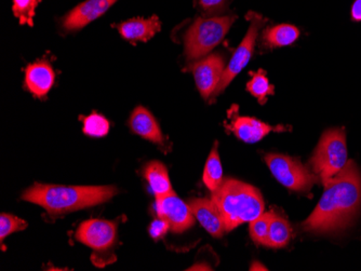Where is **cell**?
Returning a JSON list of instances; mask_svg holds the SVG:
<instances>
[{
  "label": "cell",
  "instance_id": "obj_12",
  "mask_svg": "<svg viewBox=\"0 0 361 271\" xmlns=\"http://www.w3.org/2000/svg\"><path fill=\"white\" fill-rule=\"evenodd\" d=\"M195 218L202 227L214 238H220L224 234L225 226L220 212L212 200L192 199L188 202Z\"/></svg>",
  "mask_w": 361,
  "mask_h": 271
},
{
  "label": "cell",
  "instance_id": "obj_10",
  "mask_svg": "<svg viewBox=\"0 0 361 271\" xmlns=\"http://www.w3.org/2000/svg\"><path fill=\"white\" fill-rule=\"evenodd\" d=\"M190 70L198 91L207 100L212 96L220 84L225 70L224 58L221 54H210L195 62Z\"/></svg>",
  "mask_w": 361,
  "mask_h": 271
},
{
  "label": "cell",
  "instance_id": "obj_17",
  "mask_svg": "<svg viewBox=\"0 0 361 271\" xmlns=\"http://www.w3.org/2000/svg\"><path fill=\"white\" fill-rule=\"evenodd\" d=\"M144 177L149 182L156 198L164 197L171 193L172 186L165 165L158 161H152L146 165Z\"/></svg>",
  "mask_w": 361,
  "mask_h": 271
},
{
  "label": "cell",
  "instance_id": "obj_24",
  "mask_svg": "<svg viewBox=\"0 0 361 271\" xmlns=\"http://www.w3.org/2000/svg\"><path fill=\"white\" fill-rule=\"evenodd\" d=\"M109 131V120L101 115L94 113L84 119V133L89 137H105Z\"/></svg>",
  "mask_w": 361,
  "mask_h": 271
},
{
  "label": "cell",
  "instance_id": "obj_2",
  "mask_svg": "<svg viewBox=\"0 0 361 271\" xmlns=\"http://www.w3.org/2000/svg\"><path fill=\"white\" fill-rule=\"evenodd\" d=\"M118 193L115 186H63L36 183L22 199L38 204L48 213L63 214L99 206Z\"/></svg>",
  "mask_w": 361,
  "mask_h": 271
},
{
  "label": "cell",
  "instance_id": "obj_9",
  "mask_svg": "<svg viewBox=\"0 0 361 271\" xmlns=\"http://www.w3.org/2000/svg\"><path fill=\"white\" fill-rule=\"evenodd\" d=\"M155 211L158 218H165L169 222L170 229L180 234L190 229L195 224V216L190 206L180 200L173 191L156 198Z\"/></svg>",
  "mask_w": 361,
  "mask_h": 271
},
{
  "label": "cell",
  "instance_id": "obj_6",
  "mask_svg": "<svg viewBox=\"0 0 361 271\" xmlns=\"http://www.w3.org/2000/svg\"><path fill=\"white\" fill-rule=\"evenodd\" d=\"M265 160L275 179L288 189L306 193L319 181L315 173H312L300 161L288 156L269 153Z\"/></svg>",
  "mask_w": 361,
  "mask_h": 271
},
{
  "label": "cell",
  "instance_id": "obj_13",
  "mask_svg": "<svg viewBox=\"0 0 361 271\" xmlns=\"http://www.w3.org/2000/svg\"><path fill=\"white\" fill-rule=\"evenodd\" d=\"M54 70L46 62H36L25 68V88L36 98H44L54 84Z\"/></svg>",
  "mask_w": 361,
  "mask_h": 271
},
{
  "label": "cell",
  "instance_id": "obj_20",
  "mask_svg": "<svg viewBox=\"0 0 361 271\" xmlns=\"http://www.w3.org/2000/svg\"><path fill=\"white\" fill-rule=\"evenodd\" d=\"M204 185L211 190L218 189L223 182V170L222 163H221L220 155L218 151V144L214 145L212 151L209 155L208 160H207L206 165H204Z\"/></svg>",
  "mask_w": 361,
  "mask_h": 271
},
{
  "label": "cell",
  "instance_id": "obj_3",
  "mask_svg": "<svg viewBox=\"0 0 361 271\" xmlns=\"http://www.w3.org/2000/svg\"><path fill=\"white\" fill-rule=\"evenodd\" d=\"M211 200L220 212L226 232L264 213V200L259 190L236 179H223L220 187L212 191Z\"/></svg>",
  "mask_w": 361,
  "mask_h": 271
},
{
  "label": "cell",
  "instance_id": "obj_16",
  "mask_svg": "<svg viewBox=\"0 0 361 271\" xmlns=\"http://www.w3.org/2000/svg\"><path fill=\"white\" fill-rule=\"evenodd\" d=\"M274 129L275 127L251 117H237L231 123V130L235 135L241 141L250 144L261 141Z\"/></svg>",
  "mask_w": 361,
  "mask_h": 271
},
{
  "label": "cell",
  "instance_id": "obj_14",
  "mask_svg": "<svg viewBox=\"0 0 361 271\" xmlns=\"http://www.w3.org/2000/svg\"><path fill=\"white\" fill-rule=\"evenodd\" d=\"M118 32L123 39L129 42H149L161 30V22L157 17L135 18L118 25Z\"/></svg>",
  "mask_w": 361,
  "mask_h": 271
},
{
  "label": "cell",
  "instance_id": "obj_7",
  "mask_svg": "<svg viewBox=\"0 0 361 271\" xmlns=\"http://www.w3.org/2000/svg\"><path fill=\"white\" fill-rule=\"evenodd\" d=\"M248 20L250 21L248 32H247L243 42L235 51L232 60L229 61L228 65L225 68L220 84L216 88V92L213 93L212 96H211L213 100L228 87V84L234 80L235 77L247 66L251 56H252L257 34H259V28L264 24V19L259 14L251 12L248 14Z\"/></svg>",
  "mask_w": 361,
  "mask_h": 271
},
{
  "label": "cell",
  "instance_id": "obj_5",
  "mask_svg": "<svg viewBox=\"0 0 361 271\" xmlns=\"http://www.w3.org/2000/svg\"><path fill=\"white\" fill-rule=\"evenodd\" d=\"M348 161L345 130L336 127L322 134L310 165L324 186L344 169Z\"/></svg>",
  "mask_w": 361,
  "mask_h": 271
},
{
  "label": "cell",
  "instance_id": "obj_11",
  "mask_svg": "<svg viewBox=\"0 0 361 271\" xmlns=\"http://www.w3.org/2000/svg\"><path fill=\"white\" fill-rule=\"evenodd\" d=\"M117 0H86L79 4L63 19V27L68 32L81 30L102 17Z\"/></svg>",
  "mask_w": 361,
  "mask_h": 271
},
{
  "label": "cell",
  "instance_id": "obj_29",
  "mask_svg": "<svg viewBox=\"0 0 361 271\" xmlns=\"http://www.w3.org/2000/svg\"><path fill=\"white\" fill-rule=\"evenodd\" d=\"M250 270H267V267L259 264V262L253 263L252 266L250 267Z\"/></svg>",
  "mask_w": 361,
  "mask_h": 271
},
{
  "label": "cell",
  "instance_id": "obj_19",
  "mask_svg": "<svg viewBox=\"0 0 361 271\" xmlns=\"http://www.w3.org/2000/svg\"><path fill=\"white\" fill-rule=\"evenodd\" d=\"M291 227L286 218L274 213L269 224L267 246L281 248L289 244L291 238Z\"/></svg>",
  "mask_w": 361,
  "mask_h": 271
},
{
  "label": "cell",
  "instance_id": "obj_28",
  "mask_svg": "<svg viewBox=\"0 0 361 271\" xmlns=\"http://www.w3.org/2000/svg\"><path fill=\"white\" fill-rule=\"evenodd\" d=\"M352 20L355 22H361V0H355L350 10Z\"/></svg>",
  "mask_w": 361,
  "mask_h": 271
},
{
  "label": "cell",
  "instance_id": "obj_25",
  "mask_svg": "<svg viewBox=\"0 0 361 271\" xmlns=\"http://www.w3.org/2000/svg\"><path fill=\"white\" fill-rule=\"evenodd\" d=\"M27 227V222L18 216L3 213L0 215V238L1 242L13 232H21Z\"/></svg>",
  "mask_w": 361,
  "mask_h": 271
},
{
  "label": "cell",
  "instance_id": "obj_8",
  "mask_svg": "<svg viewBox=\"0 0 361 271\" xmlns=\"http://www.w3.org/2000/svg\"><path fill=\"white\" fill-rule=\"evenodd\" d=\"M75 238L97 252H104L111 248L116 241V224L97 218L85 220L76 230Z\"/></svg>",
  "mask_w": 361,
  "mask_h": 271
},
{
  "label": "cell",
  "instance_id": "obj_22",
  "mask_svg": "<svg viewBox=\"0 0 361 271\" xmlns=\"http://www.w3.org/2000/svg\"><path fill=\"white\" fill-rule=\"evenodd\" d=\"M39 0H12V11L14 17L19 20L20 24L28 26L34 25L36 8Z\"/></svg>",
  "mask_w": 361,
  "mask_h": 271
},
{
  "label": "cell",
  "instance_id": "obj_27",
  "mask_svg": "<svg viewBox=\"0 0 361 271\" xmlns=\"http://www.w3.org/2000/svg\"><path fill=\"white\" fill-rule=\"evenodd\" d=\"M224 4V0H200V7L207 11H216L220 9Z\"/></svg>",
  "mask_w": 361,
  "mask_h": 271
},
{
  "label": "cell",
  "instance_id": "obj_4",
  "mask_svg": "<svg viewBox=\"0 0 361 271\" xmlns=\"http://www.w3.org/2000/svg\"><path fill=\"white\" fill-rule=\"evenodd\" d=\"M235 20L234 15L197 19L184 38L186 60L192 62L210 53L223 42Z\"/></svg>",
  "mask_w": 361,
  "mask_h": 271
},
{
  "label": "cell",
  "instance_id": "obj_18",
  "mask_svg": "<svg viewBox=\"0 0 361 271\" xmlns=\"http://www.w3.org/2000/svg\"><path fill=\"white\" fill-rule=\"evenodd\" d=\"M300 37V30L290 24L271 26L263 33V40L269 48L290 46Z\"/></svg>",
  "mask_w": 361,
  "mask_h": 271
},
{
  "label": "cell",
  "instance_id": "obj_21",
  "mask_svg": "<svg viewBox=\"0 0 361 271\" xmlns=\"http://www.w3.org/2000/svg\"><path fill=\"white\" fill-rule=\"evenodd\" d=\"M252 75V79L247 84V90L257 99L259 104L264 105L267 102V95L275 93V87L269 84L264 70H259Z\"/></svg>",
  "mask_w": 361,
  "mask_h": 271
},
{
  "label": "cell",
  "instance_id": "obj_15",
  "mask_svg": "<svg viewBox=\"0 0 361 271\" xmlns=\"http://www.w3.org/2000/svg\"><path fill=\"white\" fill-rule=\"evenodd\" d=\"M129 125L135 134L149 139L155 144L164 143V135L153 115L145 107L137 106L129 119Z\"/></svg>",
  "mask_w": 361,
  "mask_h": 271
},
{
  "label": "cell",
  "instance_id": "obj_1",
  "mask_svg": "<svg viewBox=\"0 0 361 271\" xmlns=\"http://www.w3.org/2000/svg\"><path fill=\"white\" fill-rule=\"evenodd\" d=\"M361 206V173L356 163L345 167L324 185L316 209L303 222L304 230L326 234L343 229L352 222Z\"/></svg>",
  "mask_w": 361,
  "mask_h": 271
},
{
  "label": "cell",
  "instance_id": "obj_26",
  "mask_svg": "<svg viewBox=\"0 0 361 271\" xmlns=\"http://www.w3.org/2000/svg\"><path fill=\"white\" fill-rule=\"evenodd\" d=\"M169 229V222H168L165 218H157L151 224L149 234H151L152 238L157 240V239L162 238V237L165 236Z\"/></svg>",
  "mask_w": 361,
  "mask_h": 271
},
{
  "label": "cell",
  "instance_id": "obj_23",
  "mask_svg": "<svg viewBox=\"0 0 361 271\" xmlns=\"http://www.w3.org/2000/svg\"><path fill=\"white\" fill-rule=\"evenodd\" d=\"M273 214V211L264 212L259 218L250 222V236L255 244L267 246L269 224H271Z\"/></svg>",
  "mask_w": 361,
  "mask_h": 271
}]
</instances>
